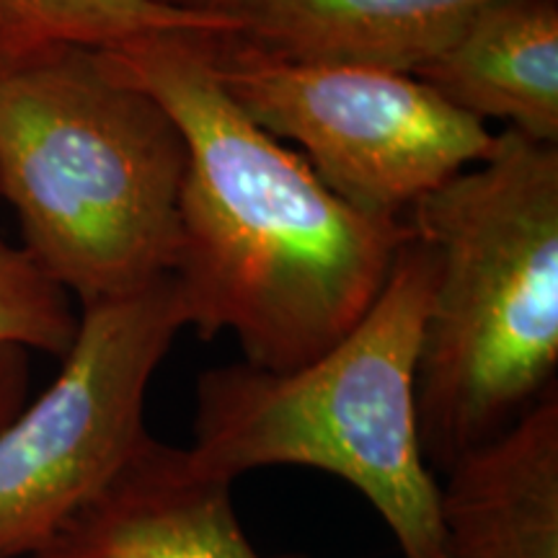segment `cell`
I'll return each mask as SVG.
<instances>
[{"instance_id":"30bf717a","label":"cell","mask_w":558,"mask_h":558,"mask_svg":"<svg viewBox=\"0 0 558 558\" xmlns=\"http://www.w3.org/2000/svg\"><path fill=\"white\" fill-rule=\"evenodd\" d=\"M416 78L484 124L558 145V0H494Z\"/></svg>"},{"instance_id":"5bb4252c","label":"cell","mask_w":558,"mask_h":558,"mask_svg":"<svg viewBox=\"0 0 558 558\" xmlns=\"http://www.w3.org/2000/svg\"><path fill=\"white\" fill-rule=\"evenodd\" d=\"M156 3L173 5V9H190V11H199V0H156Z\"/></svg>"},{"instance_id":"8fae6325","label":"cell","mask_w":558,"mask_h":558,"mask_svg":"<svg viewBox=\"0 0 558 558\" xmlns=\"http://www.w3.org/2000/svg\"><path fill=\"white\" fill-rule=\"evenodd\" d=\"M171 32H239V26L220 13L156 0H0V73L70 47L114 50Z\"/></svg>"},{"instance_id":"52a82bcc","label":"cell","mask_w":558,"mask_h":558,"mask_svg":"<svg viewBox=\"0 0 558 558\" xmlns=\"http://www.w3.org/2000/svg\"><path fill=\"white\" fill-rule=\"evenodd\" d=\"M26 558H311L262 554L243 530L233 484L186 448L148 435L107 486Z\"/></svg>"},{"instance_id":"ba28073f","label":"cell","mask_w":558,"mask_h":558,"mask_svg":"<svg viewBox=\"0 0 558 558\" xmlns=\"http://www.w3.org/2000/svg\"><path fill=\"white\" fill-rule=\"evenodd\" d=\"M448 558H558V386L442 473Z\"/></svg>"},{"instance_id":"4fadbf2b","label":"cell","mask_w":558,"mask_h":558,"mask_svg":"<svg viewBox=\"0 0 558 558\" xmlns=\"http://www.w3.org/2000/svg\"><path fill=\"white\" fill-rule=\"evenodd\" d=\"M29 349L0 344V427L11 422L29 399Z\"/></svg>"},{"instance_id":"6da1fadb","label":"cell","mask_w":558,"mask_h":558,"mask_svg":"<svg viewBox=\"0 0 558 558\" xmlns=\"http://www.w3.org/2000/svg\"><path fill=\"white\" fill-rule=\"evenodd\" d=\"M218 34H153L96 52L169 111L186 140L171 275L186 329L202 339L233 333L243 362L290 373L373 308L411 230L344 205L230 99L209 60Z\"/></svg>"},{"instance_id":"277c9868","label":"cell","mask_w":558,"mask_h":558,"mask_svg":"<svg viewBox=\"0 0 558 558\" xmlns=\"http://www.w3.org/2000/svg\"><path fill=\"white\" fill-rule=\"evenodd\" d=\"M435 262L409 235L357 326L305 367H209L194 388L192 463L230 481L303 465L352 484L386 520L399 558H448L439 481L416 435L414 380Z\"/></svg>"},{"instance_id":"5b68a950","label":"cell","mask_w":558,"mask_h":558,"mask_svg":"<svg viewBox=\"0 0 558 558\" xmlns=\"http://www.w3.org/2000/svg\"><path fill=\"white\" fill-rule=\"evenodd\" d=\"M215 78L264 132L300 145L326 190L375 220H407L484 160L494 132L416 75L271 58L235 32L209 45Z\"/></svg>"},{"instance_id":"9c48e42d","label":"cell","mask_w":558,"mask_h":558,"mask_svg":"<svg viewBox=\"0 0 558 558\" xmlns=\"http://www.w3.org/2000/svg\"><path fill=\"white\" fill-rule=\"evenodd\" d=\"M494 0H199L271 58L416 75Z\"/></svg>"},{"instance_id":"9a60e30c","label":"cell","mask_w":558,"mask_h":558,"mask_svg":"<svg viewBox=\"0 0 558 558\" xmlns=\"http://www.w3.org/2000/svg\"><path fill=\"white\" fill-rule=\"evenodd\" d=\"M5 246H9V243H5V241H3V235H0V251H3Z\"/></svg>"},{"instance_id":"7a4b0ae2","label":"cell","mask_w":558,"mask_h":558,"mask_svg":"<svg viewBox=\"0 0 558 558\" xmlns=\"http://www.w3.org/2000/svg\"><path fill=\"white\" fill-rule=\"evenodd\" d=\"M407 226L435 262L414 407L422 456L445 473L558 386V145L499 132Z\"/></svg>"},{"instance_id":"7c38bea8","label":"cell","mask_w":558,"mask_h":558,"mask_svg":"<svg viewBox=\"0 0 558 558\" xmlns=\"http://www.w3.org/2000/svg\"><path fill=\"white\" fill-rule=\"evenodd\" d=\"M81 311L34 264L26 251H0V344L34 349L62 360L78 333Z\"/></svg>"},{"instance_id":"8992f818","label":"cell","mask_w":558,"mask_h":558,"mask_svg":"<svg viewBox=\"0 0 558 558\" xmlns=\"http://www.w3.org/2000/svg\"><path fill=\"white\" fill-rule=\"evenodd\" d=\"M81 311L50 386L0 427V558H26L86 507L145 437V396L186 329L171 277Z\"/></svg>"},{"instance_id":"3957f363","label":"cell","mask_w":558,"mask_h":558,"mask_svg":"<svg viewBox=\"0 0 558 558\" xmlns=\"http://www.w3.org/2000/svg\"><path fill=\"white\" fill-rule=\"evenodd\" d=\"M186 163L173 117L96 50L0 73V197L19 248L81 308L173 275Z\"/></svg>"}]
</instances>
